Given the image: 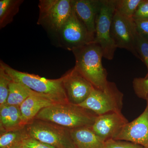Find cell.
<instances>
[{
	"label": "cell",
	"mask_w": 148,
	"mask_h": 148,
	"mask_svg": "<svg viewBox=\"0 0 148 148\" xmlns=\"http://www.w3.org/2000/svg\"><path fill=\"white\" fill-rule=\"evenodd\" d=\"M29 136L55 148H75L71 129L50 122L34 119L26 125Z\"/></svg>",
	"instance_id": "cell-4"
},
{
	"label": "cell",
	"mask_w": 148,
	"mask_h": 148,
	"mask_svg": "<svg viewBox=\"0 0 148 148\" xmlns=\"http://www.w3.org/2000/svg\"><path fill=\"white\" fill-rule=\"evenodd\" d=\"M146 101H147V102H148V97L147 98V99H146Z\"/></svg>",
	"instance_id": "cell-29"
},
{
	"label": "cell",
	"mask_w": 148,
	"mask_h": 148,
	"mask_svg": "<svg viewBox=\"0 0 148 148\" xmlns=\"http://www.w3.org/2000/svg\"><path fill=\"white\" fill-rule=\"evenodd\" d=\"M116 0H101L95 21V37L93 43L98 44L103 51V58L113 59L117 49L111 36V26L115 10Z\"/></svg>",
	"instance_id": "cell-6"
},
{
	"label": "cell",
	"mask_w": 148,
	"mask_h": 148,
	"mask_svg": "<svg viewBox=\"0 0 148 148\" xmlns=\"http://www.w3.org/2000/svg\"><path fill=\"white\" fill-rule=\"evenodd\" d=\"M62 77L68 101L74 105H79L85 101L94 88L75 67Z\"/></svg>",
	"instance_id": "cell-10"
},
{
	"label": "cell",
	"mask_w": 148,
	"mask_h": 148,
	"mask_svg": "<svg viewBox=\"0 0 148 148\" xmlns=\"http://www.w3.org/2000/svg\"><path fill=\"white\" fill-rule=\"evenodd\" d=\"M98 116L77 105L70 103H58L43 109L34 119L50 122L73 129L91 127Z\"/></svg>",
	"instance_id": "cell-1"
},
{
	"label": "cell",
	"mask_w": 148,
	"mask_h": 148,
	"mask_svg": "<svg viewBox=\"0 0 148 148\" xmlns=\"http://www.w3.org/2000/svg\"><path fill=\"white\" fill-rule=\"evenodd\" d=\"M148 18V0H142L135 14L133 19Z\"/></svg>",
	"instance_id": "cell-27"
},
{
	"label": "cell",
	"mask_w": 148,
	"mask_h": 148,
	"mask_svg": "<svg viewBox=\"0 0 148 148\" xmlns=\"http://www.w3.org/2000/svg\"><path fill=\"white\" fill-rule=\"evenodd\" d=\"M128 122L121 112H110L98 116L91 128L96 135L106 142L115 140Z\"/></svg>",
	"instance_id": "cell-11"
},
{
	"label": "cell",
	"mask_w": 148,
	"mask_h": 148,
	"mask_svg": "<svg viewBox=\"0 0 148 148\" xmlns=\"http://www.w3.org/2000/svg\"><path fill=\"white\" fill-rule=\"evenodd\" d=\"M9 115V105L6 104L0 107L1 133L3 132L7 124Z\"/></svg>",
	"instance_id": "cell-28"
},
{
	"label": "cell",
	"mask_w": 148,
	"mask_h": 148,
	"mask_svg": "<svg viewBox=\"0 0 148 148\" xmlns=\"http://www.w3.org/2000/svg\"><path fill=\"white\" fill-rule=\"evenodd\" d=\"M23 148L21 147H18V148Z\"/></svg>",
	"instance_id": "cell-30"
},
{
	"label": "cell",
	"mask_w": 148,
	"mask_h": 148,
	"mask_svg": "<svg viewBox=\"0 0 148 148\" xmlns=\"http://www.w3.org/2000/svg\"><path fill=\"white\" fill-rule=\"evenodd\" d=\"M34 92L24 85L12 80L10 84L7 104L9 106L20 107L21 104Z\"/></svg>",
	"instance_id": "cell-17"
},
{
	"label": "cell",
	"mask_w": 148,
	"mask_h": 148,
	"mask_svg": "<svg viewBox=\"0 0 148 148\" xmlns=\"http://www.w3.org/2000/svg\"><path fill=\"white\" fill-rule=\"evenodd\" d=\"M132 85L136 95L139 98L146 100L148 97V78H135Z\"/></svg>",
	"instance_id": "cell-23"
},
{
	"label": "cell",
	"mask_w": 148,
	"mask_h": 148,
	"mask_svg": "<svg viewBox=\"0 0 148 148\" xmlns=\"http://www.w3.org/2000/svg\"><path fill=\"white\" fill-rule=\"evenodd\" d=\"M115 140L131 142L148 148V102L143 113L125 125Z\"/></svg>",
	"instance_id": "cell-12"
},
{
	"label": "cell",
	"mask_w": 148,
	"mask_h": 148,
	"mask_svg": "<svg viewBox=\"0 0 148 148\" xmlns=\"http://www.w3.org/2000/svg\"><path fill=\"white\" fill-rule=\"evenodd\" d=\"M11 81L8 74L0 67V107L7 104Z\"/></svg>",
	"instance_id": "cell-22"
},
{
	"label": "cell",
	"mask_w": 148,
	"mask_h": 148,
	"mask_svg": "<svg viewBox=\"0 0 148 148\" xmlns=\"http://www.w3.org/2000/svg\"><path fill=\"white\" fill-rule=\"evenodd\" d=\"M135 29L141 36L148 39V18L133 19Z\"/></svg>",
	"instance_id": "cell-25"
},
{
	"label": "cell",
	"mask_w": 148,
	"mask_h": 148,
	"mask_svg": "<svg viewBox=\"0 0 148 148\" xmlns=\"http://www.w3.org/2000/svg\"><path fill=\"white\" fill-rule=\"evenodd\" d=\"M75 148H105V142L96 135L91 127L71 129Z\"/></svg>",
	"instance_id": "cell-15"
},
{
	"label": "cell",
	"mask_w": 148,
	"mask_h": 148,
	"mask_svg": "<svg viewBox=\"0 0 148 148\" xmlns=\"http://www.w3.org/2000/svg\"><path fill=\"white\" fill-rule=\"evenodd\" d=\"M75 59V69L98 89L106 88L108 73L102 64L103 51L98 44L91 43L72 51Z\"/></svg>",
	"instance_id": "cell-2"
},
{
	"label": "cell",
	"mask_w": 148,
	"mask_h": 148,
	"mask_svg": "<svg viewBox=\"0 0 148 148\" xmlns=\"http://www.w3.org/2000/svg\"><path fill=\"white\" fill-rule=\"evenodd\" d=\"M21 147L23 148H55L49 145L40 142L36 139L27 137L24 139Z\"/></svg>",
	"instance_id": "cell-26"
},
{
	"label": "cell",
	"mask_w": 148,
	"mask_h": 148,
	"mask_svg": "<svg viewBox=\"0 0 148 148\" xmlns=\"http://www.w3.org/2000/svg\"><path fill=\"white\" fill-rule=\"evenodd\" d=\"M9 109L8 122L3 131L1 133L21 129L25 127L22 121L20 107L9 106Z\"/></svg>",
	"instance_id": "cell-19"
},
{
	"label": "cell",
	"mask_w": 148,
	"mask_h": 148,
	"mask_svg": "<svg viewBox=\"0 0 148 148\" xmlns=\"http://www.w3.org/2000/svg\"><path fill=\"white\" fill-rule=\"evenodd\" d=\"M24 1L23 0L0 1V29H3L12 22Z\"/></svg>",
	"instance_id": "cell-16"
},
{
	"label": "cell",
	"mask_w": 148,
	"mask_h": 148,
	"mask_svg": "<svg viewBox=\"0 0 148 148\" xmlns=\"http://www.w3.org/2000/svg\"><path fill=\"white\" fill-rule=\"evenodd\" d=\"M37 24L55 35L71 13V0H40Z\"/></svg>",
	"instance_id": "cell-8"
},
{
	"label": "cell",
	"mask_w": 148,
	"mask_h": 148,
	"mask_svg": "<svg viewBox=\"0 0 148 148\" xmlns=\"http://www.w3.org/2000/svg\"><path fill=\"white\" fill-rule=\"evenodd\" d=\"M111 32L112 38L117 48L126 49L140 59L135 49L136 29L133 18L123 16L115 10Z\"/></svg>",
	"instance_id": "cell-9"
},
{
	"label": "cell",
	"mask_w": 148,
	"mask_h": 148,
	"mask_svg": "<svg viewBox=\"0 0 148 148\" xmlns=\"http://www.w3.org/2000/svg\"><path fill=\"white\" fill-rule=\"evenodd\" d=\"M56 103H58L34 91L20 106L23 124L25 126L34 119L40 111Z\"/></svg>",
	"instance_id": "cell-14"
},
{
	"label": "cell",
	"mask_w": 148,
	"mask_h": 148,
	"mask_svg": "<svg viewBox=\"0 0 148 148\" xmlns=\"http://www.w3.org/2000/svg\"><path fill=\"white\" fill-rule=\"evenodd\" d=\"M101 0H71L72 8L88 32L95 37V21Z\"/></svg>",
	"instance_id": "cell-13"
},
{
	"label": "cell",
	"mask_w": 148,
	"mask_h": 148,
	"mask_svg": "<svg viewBox=\"0 0 148 148\" xmlns=\"http://www.w3.org/2000/svg\"><path fill=\"white\" fill-rule=\"evenodd\" d=\"M135 45L136 51L140 59L145 64L147 73L145 79L148 78V39L141 36L136 30L135 34Z\"/></svg>",
	"instance_id": "cell-21"
},
{
	"label": "cell",
	"mask_w": 148,
	"mask_h": 148,
	"mask_svg": "<svg viewBox=\"0 0 148 148\" xmlns=\"http://www.w3.org/2000/svg\"><path fill=\"white\" fill-rule=\"evenodd\" d=\"M29 136L24 127L1 133L0 148L20 147L24 139Z\"/></svg>",
	"instance_id": "cell-18"
},
{
	"label": "cell",
	"mask_w": 148,
	"mask_h": 148,
	"mask_svg": "<svg viewBox=\"0 0 148 148\" xmlns=\"http://www.w3.org/2000/svg\"><path fill=\"white\" fill-rule=\"evenodd\" d=\"M105 148H146L131 142L113 139L105 142Z\"/></svg>",
	"instance_id": "cell-24"
},
{
	"label": "cell",
	"mask_w": 148,
	"mask_h": 148,
	"mask_svg": "<svg viewBox=\"0 0 148 148\" xmlns=\"http://www.w3.org/2000/svg\"><path fill=\"white\" fill-rule=\"evenodd\" d=\"M142 0H116L115 10L122 15L133 18Z\"/></svg>",
	"instance_id": "cell-20"
},
{
	"label": "cell",
	"mask_w": 148,
	"mask_h": 148,
	"mask_svg": "<svg viewBox=\"0 0 148 148\" xmlns=\"http://www.w3.org/2000/svg\"><path fill=\"white\" fill-rule=\"evenodd\" d=\"M123 94L115 83L109 82L103 90L93 88L87 99L77 106L92 111L97 115L121 112Z\"/></svg>",
	"instance_id": "cell-5"
},
{
	"label": "cell",
	"mask_w": 148,
	"mask_h": 148,
	"mask_svg": "<svg viewBox=\"0 0 148 148\" xmlns=\"http://www.w3.org/2000/svg\"><path fill=\"white\" fill-rule=\"evenodd\" d=\"M1 67L12 81L19 83L31 90L45 95L56 103H69L66 95L62 77L57 79H48L38 75L15 70L0 61Z\"/></svg>",
	"instance_id": "cell-3"
},
{
	"label": "cell",
	"mask_w": 148,
	"mask_h": 148,
	"mask_svg": "<svg viewBox=\"0 0 148 148\" xmlns=\"http://www.w3.org/2000/svg\"><path fill=\"white\" fill-rule=\"evenodd\" d=\"M54 36L59 47L72 51L93 42L94 39L73 9L71 15Z\"/></svg>",
	"instance_id": "cell-7"
}]
</instances>
